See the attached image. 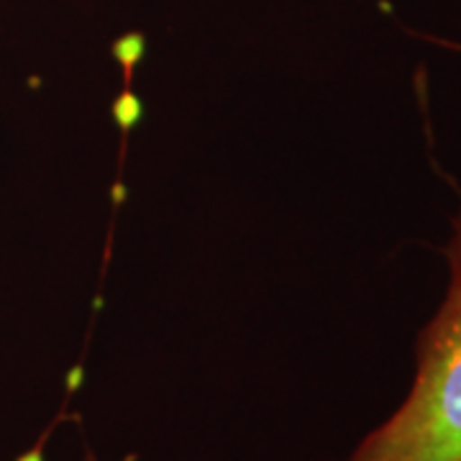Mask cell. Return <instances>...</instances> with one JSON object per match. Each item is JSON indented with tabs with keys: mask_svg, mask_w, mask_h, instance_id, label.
Instances as JSON below:
<instances>
[{
	"mask_svg": "<svg viewBox=\"0 0 461 461\" xmlns=\"http://www.w3.org/2000/svg\"><path fill=\"white\" fill-rule=\"evenodd\" d=\"M444 257L448 287L418 336L411 393L341 461H461V208Z\"/></svg>",
	"mask_w": 461,
	"mask_h": 461,
	"instance_id": "1",
	"label": "cell"
},
{
	"mask_svg": "<svg viewBox=\"0 0 461 461\" xmlns=\"http://www.w3.org/2000/svg\"><path fill=\"white\" fill-rule=\"evenodd\" d=\"M87 461H98V459H95V456H93V454H87Z\"/></svg>",
	"mask_w": 461,
	"mask_h": 461,
	"instance_id": "2",
	"label": "cell"
}]
</instances>
